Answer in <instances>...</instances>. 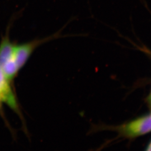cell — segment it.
<instances>
[{
    "label": "cell",
    "instance_id": "cell-1",
    "mask_svg": "<svg viewBox=\"0 0 151 151\" xmlns=\"http://www.w3.org/2000/svg\"><path fill=\"white\" fill-rule=\"evenodd\" d=\"M60 30L53 35L42 39H35L24 43L15 44L14 49V58L19 69L20 70L25 65L33 52L38 47L57 38H60Z\"/></svg>",
    "mask_w": 151,
    "mask_h": 151
},
{
    "label": "cell",
    "instance_id": "cell-5",
    "mask_svg": "<svg viewBox=\"0 0 151 151\" xmlns=\"http://www.w3.org/2000/svg\"><path fill=\"white\" fill-rule=\"evenodd\" d=\"M145 151H151V142H150V143L148 144V146H147Z\"/></svg>",
    "mask_w": 151,
    "mask_h": 151
},
{
    "label": "cell",
    "instance_id": "cell-2",
    "mask_svg": "<svg viewBox=\"0 0 151 151\" xmlns=\"http://www.w3.org/2000/svg\"><path fill=\"white\" fill-rule=\"evenodd\" d=\"M119 133L127 138H134L151 132V113L122 124L116 128Z\"/></svg>",
    "mask_w": 151,
    "mask_h": 151
},
{
    "label": "cell",
    "instance_id": "cell-6",
    "mask_svg": "<svg viewBox=\"0 0 151 151\" xmlns=\"http://www.w3.org/2000/svg\"><path fill=\"white\" fill-rule=\"evenodd\" d=\"M0 103H1V102H0Z\"/></svg>",
    "mask_w": 151,
    "mask_h": 151
},
{
    "label": "cell",
    "instance_id": "cell-3",
    "mask_svg": "<svg viewBox=\"0 0 151 151\" xmlns=\"http://www.w3.org/2000/svg\"><path fill=\"white\" fill-rule=\"evenodd\" d=\"M11 24H9L5 35L0 42V66L6 72H11L19 68L14 58V49L16 43L12 42L9 37Z\"/></svg>",
    "mask_w": 151,
    "mask_h": 151
},
{
    "label": "cell",
    "instance_id": "cell-4",
    "mask_svg": "<svg viewBox=\"0 0 151 151\" xmlns=\"http://www.w3.org/2000/svg\"><path fill=\"white\" fill-rule=\"evenodd\" d=\"M0 101L6 104L10 108L18 112L16 98L11 89L10 82L7 80L0 66Z\"/></svg>",
    "mask_w": 151,
    "mask_h": 151
}]
</instances>
